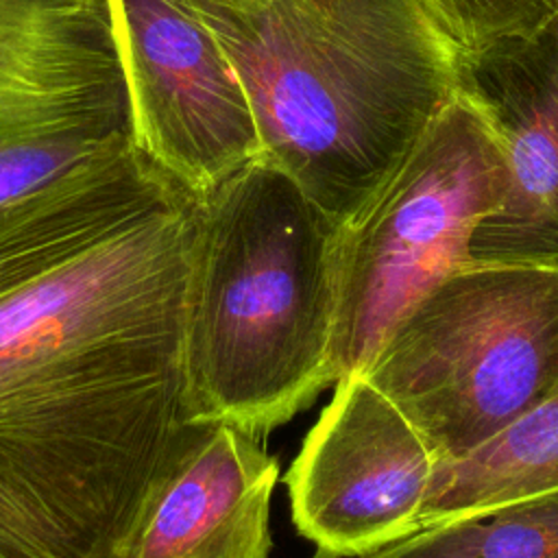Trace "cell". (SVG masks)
<instances>
[{
	"label": "cell",
	"instance_id": "6da1fadb",
	"mask_svg": "<svg viewBox=\"0 0 558 558\" xmlns=\"http://www.w3.org/2000/svg\"><path fill=\"white\" fill-rule=\"evenodd\" d=\"M198 222L135 144L0 209V558H124L183 423Z\"/></svg>",
	"mask_w": 558,
	"mask_h": 558
},
{
	"label": "cell",
	"instance_id": "7a4b0ae2",
	"mask_svg": "<svg viewBox=\"0 0 558 558\" xmlns=\"http://www.w3.org/2000/svg\"><path fill=\"white\" fill-rule=\"evenodd\" d=\"M238 74L262 161L342 227L456 98L460 48L425 0H183Z\"/></svg>",
	"mask_w": 558,
	"mask_h": 558
},
{
	"label": "cell",
	"instance_id": "3957f363",
	"mask_svg": "<svg viewBox=\"0 0 558 558\" xmlns=\"http://www.w3.org/2000/svg\"><path fill=\"white\" fill-rule=\"evenodd\" d=\"M333 233L301 187L264 161L201 198L183 421L262 438L336 384Z\"/></svg>",
	"mask_w": 558,
	"mask_h": 558
},
{
	"label": "cell",
	"instance_id": "277c9868",
	"mask_svg": "<svg viewBox=\"0 0 558 558\" xmlns=\"http://www.w3.org/2000/svg\"><path fill=\"white\" fill-rule=\"evenodd\" d=\"M362 375L440 462L475 451L558 388V268L451 272L399 318Z\"/></svg>",
	"mask_w": 558,
	"mask_h": 558
},
{
	"label": "cell",
	"instance_id": "5b68a950",
	"mask_svg": "<svg viewBox=\"0 0 558 558\" xmlns=\"http://www.w3.org/2000/svg\"><path fill=\"white\" fill-rule=\"evenodd\" d=\"M504 192L490 126L456 96L371 203L336 227V381L364 373L399 318L469 266L471 238Z\"/></svg>",
	"mask_w": 558,
	"mask_h": 558
},
{
	"label": "cell",
	"instance_id": "8992f818",
	"mask_svg": "<svg viewBox=\"0 0 558 558\" xmlns=\"http://www.w3.org/2000/svg\"><path fill=\"white\" fill-rule=\"evenodd\" d=\"M133 144L109 0H0V209Z\"/></svg>",
	"mask_w": 558,
	"mask_h": 558
},
{
	"label": "cell",
	"instance_id": "52a82bcc",
	"mask_svg": "<svg viewBox=\"0 0 558 558\" xmlns=\"http://www.w3.org/2000/svg\"><path fill=\"white\" fill-rule=\"evenodd\" d=\"M135 146L205 198L262 161L248 96L211 31L183 0H109Z\"/></svg>",
	"mask_w": 558,
	"mask_h": 558
},
{
	"label": "cell",
	"instance_id": "ba28073f",
	"mask_svg": "<svg viewBox=\"0 0 558 558\" xmlns=\"http://www.w3.org/2000/svg\"><path fill=\"white\" fill-rule=\"evenodd\" d=\"M438 464L421 432L366 375L342 377L288 469L292 523L314 543V558L379 551L423 530Z\"/></svg>",
	"mask_w": 558,
	"mask_h": 558
},
{
	"label": "cell",
	"instance_id": "9c48e42d",
	"mask_svg": "<svg viewBox=\"0 0 558 558\" xmlns=\"http://www.w3.org/2000/svg\"><path fill=\"white\" fill-rule=\"evenodd\" d=\"M456 96L490 126L506 166L499 207L469 264L558 268V7L525 35L458 54Z\"/></svg>",
	"mask_w": 558,
	"mask_h": 558
},
{
	"label": "cell",
	"instance_id": "30bf717a",
	"mask_svg": "<svg viewBox=\"0 0 558 558\" xmlns=\"http://www.w3.org/2000/svg\"><path fill=\"white\" fill-rule=\"evenodd\" d=\"M277 456L229 423L183 421L124 558H270Z\"/></svg>",
	"mask_w": 558,
	"mask_h": 558
},
{
	"label": "cell",
	"instance_id": "8fae6325",
	"mask_svg": "<svg viewBox=\"0 0 558 558\" xmlns=\"http://www.w3.org/2000/svg\"><path fill=\"white\" fill-rule=\"evenodd\" d=\"M558 495V388L475 451L440 462L421 525L482 517Z\"/></svg>",
	"mask_w": 558,
	"mask_h": 558
},
{
	"label": "cell",
	"instance_id": "7c38bea8",
	"mask_svg": "<svg viewBox=\"0 0 558 558\" xmlns=\"http://www.w3.org/2000/svg\"><path fill=\"white\" fill-rule=\"evenodd\" d=\"M362 558H558V495L429 525Z\"/></svg>",
	"mask_w": 558,
	"mask_h": 558
},
{
	"label": "cell",
	"instance_id": "4fadbf2b",
	"mask_svg": "<svg viewBox=\"0 0 558 558\" xmlns=\"http://www.w3.org/2000/svg\"><path fill=\"white\" fill-rule=\"evenodd\" d=\"M462 52L484 50L525 35L558 7V0H425Z\"/></svg>",
	"mask_w": 558,
	"mask_h": 558
}]
</instances>
